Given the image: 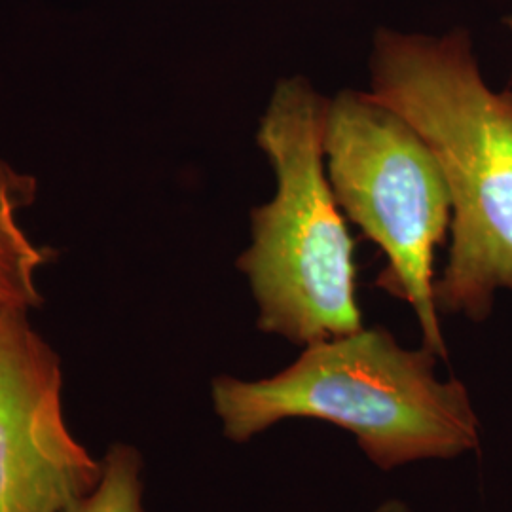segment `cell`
I'll return each mask as SVG.
<instances>
[{
    "mask_svg": "<svg viewBox=\"0 0 512 512\" xmlns=\"http://www.w3.org/2000/svg\"><path fill=\"white\" fill-rule=\"evenodd\" d=\"M29 311H0V512H67L103 463L65 423L61 361Z\"/></svg>",
    "mask_w": 512,
    "mask_h": 512,
    "instance_id": "obj_5",
    "label": "cell"
},
{
    "mask_svg": "<svg viewBox=\"0 0 512 512\" xmlns=\"http://www.w3.org/2000/svg\"><path fill=\"white\" fill-rule=\"evenodd\" d=\"M329 103L302 76L275 86L256 141L277 188L253 209V243L238 260L258 329L304 348L363 329L355 243L325 175Z\"/></svg>",
    "mask_w": 512,
    "mask_h": 512,
    "instance_id": "obj_3",
    "label": "cell"
},
{
    "mask_svg": "<svg viewBox=\"0 0 512 512\" xmlns=\"http://www.w3.org/2000/svg\"><path fill=\"white\" fill-rule=\"evenodd\" d=\"M323 148L338 207L387 256L376 287L414 310L423 348L446 361L435 253L454 209L437 156L403 114L355 90L330 99Z\"/></svg>",
    "mask_w": 512,
    "mask_h": 512,
    "instance_id": "obj_4",
    "label": "cell"
},
{
    "mask_svg": "<svg viewBox=\"0 0 512 512\" xmlns=\"http://www.w3.org/2000/svg\"><path fill=\"white\" fill-rule=\"evenodd\" d=\"M374 512H410L408 507L404 505L403 501H397V499H391V501H385L378 509Z\"/></svg>",
    "mask_w": 512,
    "mask_h": 512,
    "instance_id": "obj_8",
    "label": "cell"
},
{
    "mask_svg": "<svg viewBox=\"0 0 512 512\" xmlns=\"http://www.w3.org/2000/svg\"><path fill=\"white\" fill-rule=\"evenodd\" d=\"M370 76V93L420 133L452 194L437 310L482 323L497 291L512 293V90L486 84L465 29L442 37L378 29Z\"/></svg>",
    "mask_w": 512,
    "mask_h": 512,
    "instance_id": "obj_1",
    "label": "cell"
},
{
    "mask_svg": "<svg viewBox=\"0 0 512 512\" xmlns=\"http://www.w3.org/2000/svg\"><path fill=\"white\" fill-rule=\"evenodd\" d=\"M37 179L0 160V311L33 310L42 304L37 275L54 251L40 247L19 224V215L37 200Z\"/></svg>",
    "mask_w": 512,
    "mask_h": 512,
    "instance_id": "obj_6",
    "label": "cell"
},
{
    "mask_svg": "<svg viewBox=\"0 0 512 512\" xmlns=\"http://www.w3.org/2000/svg\"><path fill=\"white\" fill-rule=\"evenodd\" d=\"M503 23L507 25V29H509V31H511L512 33V16H509V18H505V21H503Z\"/></svg>",
    "mask_w": 512,
    "mask_h": 512,
    "instance_id": "obj_9",
    "label": "cell"
},
{
    "mask_svg": "<svg viewBox=\"0 0 512 512\" xmlns=\"http://www.w3.org/2000/svg\"><path fill=\"white\" fill-rule=\"evenodd\" d=\"M92 494L67 512H143V459L129 444H112Z\"/></svg>",
    "mask_w": 512,
    "mask_h": 512,
    "instance_id": "obj_7",
    "label": "cell"
},
{
    "mask_svg": "<svg viewBox=\"0 0 512 512\" xmlns=\"http://www.w3.org/2000/svg\"><path fill=\"white\" fill-rule=\"evenodd\" d=\"M439 357L406 349L382 327L306 346L293 365L255 382L219 376L211 384L224 437L249 440L294 418L349 431L366 458L391 471L480 448V420L456 378L440 380Z\"/></svg>",
    "mask_w": 512,
    "mask_h": 512,
    "instance_id": "obj_2",
    "label": "cell"
}]
</instances>
